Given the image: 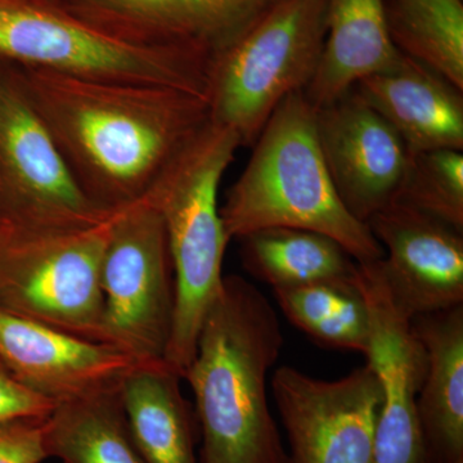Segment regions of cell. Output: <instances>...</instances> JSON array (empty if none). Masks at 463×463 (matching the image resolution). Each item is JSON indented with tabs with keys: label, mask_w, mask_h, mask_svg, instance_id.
I'll list each match as a JSON object with an SVG mask.
<instances>
[{
	"label": "cell",
	"mask_w": 463,
	"mask_h": 463,
	"mask_svg": "<svg viewBox=\"0 0 463 463\" xmlns=\"http://www.w3.org/2000/svg\"><path fill=\"white\" fill-rule=\"evenodd\" d=\"M316 128L323 160L341 203L367 224L371 216L394 200L410 151L354 90L316 109Z\"/></svg>",
	"instance_id": "4fadbf2b"
},
{
	"label": "cell",
	"mask_w": 463,
	"mask_h": 463,
	"mask_svg": "<svg viewBox=\"0 0 463 463\" xmlns=\"http://www.w3.org/2000/svg\"><path fill=\"white\" fill-rule=\"evenodd\" d=\"M0 361L56 404L121 385L138 365L109 344L81 339L0 310Z\"/></svg>",
	"instance_id": "5bb4252c"
},
{
	"label": "cell",
	"mask_w": 463,
	"mask_h": 463,
	"mask_svg": "<svg viewBox=\"0 0 463 463\" xmlns=\"http://www.w3.org/2000/svg\"><path fill=\"white\" fill-rule=\"evenodd\" d=\"M273 294L289 323L317 343L364 355L367 352L370 313L354 273L295 288H274Z\"/></svg>",
	"instance_id": "44dd1931"
},
{
	"label": "cell",
	"mask_w": 463,
	"mask_h": 463,
	"mask_svg": "<svg viewBox=\"0 0 463 463\" xmlns=\"http://www.w3.org/2000/svg\"><path fill=\"white\" fill-rule=\"evenodd\" d=\"M0 58L81 78L165 85L206 99L209 56L128 41L61 0H0Z\"/></svg>",
	"instance_id": "5b68a950"
},
{
	"label": "cell",
	"mask_w": 463,
	"mask_h": 463,
	"mask_svg": "<svg viewBox=\"0 0 463 463\" xmlns=\"http://www.w3.org/2000/svg\"><path fill=\"white\" fill-rule=\"evenodd\" d=\"M392 201L434 216L463 233L462 151L434 149L410 154Z\"/></svg>",
	"instance_id": "cb8c5ba5"
},
{
	"label": "cell",
	"mask_w": 463,
	"mask_h": 463,
	"mask_svg": "<svg viewBox=\"0 0 463 463\" xmlns=\"http://www.w3.org/2000/svg\"><path fill=\"white\" fill-rule=\"evenodd\" d=\"M354 279L370 313L364 355L383 395L373 463H426L417 416V398L426 373L425 349L413 332L412 318L390 294L379 260L356 263Z\"/></svg>",
	"instance_id": "8fae6325"
},
{
	"label": "cell",
	"mask_w": 463,
	"mask_h": 463,
	"mask_svg": "<svg viewBox=\"0 0 463 463\" xmlns=\"http://www.w3.org/2000/svg\"><path fill=\"white\" fill-rule=\"evenodd\" d=\"M458 463H463V461L462 462H458Z\"/></svg>",
	"instance_id": "f1b7e54d"
},
{
	"label": "cell",
	"mask_w": 463,
	"mask_h": 463,
	"mask_svg": "<svg viewBox=\"0 0 463 463\" xmlns=\"http://www.w3.org/2000/svg\"><path fill=\"white\" fill-rule=\"evenodd\" d=\"M115 215L84 227L14 225L0 241V310L103 343L100 264Z\"/></svg>",
	"instance_id": "52a82bcc"
},
{
	"label": "cell",
	"mask_w": 463,
	"mask_h": 463,
	"mask_svg": "<svg viewBox=\"0 0 463 463\" xmlns=\"http://www.w3.org/2000/svg\"><path fill=\"white\" fill-rule=\"evenodd\" d=\"M103 343L138 364H164L175 310L166 228L147 200L116 213L102 264Z\"/></svg>",
	"instance_id": "ba28073f"
},
{
	"label": "cell",
	"mask_w": 463,
	"mask_h": 463,
	"mask_svg": "<svg viewBox=\"0 0 463 463\" xmlns=\"http://www.w3.org/2000/svg\"><path fill=\"white\" fill-rule=\"evenodd\" d=\"M383 249L381 273L410 318L463 306V233L434 216L390 203L367 222Z\"/></svg>",
	"instance_id": "7c38bea8"
},
{
	"label": "cell",
	"mask_w": 463,
	"mask_h": 463,
	"mask_svg": "<svg viewBox=\"0 0 463 463\" xmlns=\"http://www.w3.org/2000/svg\"><path fill=\"white\" fill-rule=\"evenodd\" d=\"M228 240L268 228L325 234L356 263L383 258L370 227L341 203L317 138L316 108L297 91L274 109L221 206Z\"/></svg>",
	"instance_id": "3957f363"
},
{
	"label": "cell",
	"mask_w": 463,
	"mask_h": 463,
	"mask_svg": "<svg viewBox=\"0 0 463 463\" xmlns=\"http://www.w3.org/2000/svg\"><path fill=\"white\" fill-rule=\"evenodd\" d=\"M240 241L246 272L273 289L350 277L355 270L354 259L336 241L317 232L268 228Z\"/></svg>",
	"instance_id": "ffe728a7"
},
{
	"label": "cell",
	"mask_w": 463,
	"mask_h": 463,
	"mask_svg": "<svg viewBox=\"0 0 463 463\" xmlns=\"http://www.w3.org/2000/svg\"><path fill=\"white\" fill-rule=\"evenodd\" d=\"M283 343L263 292L236 274L224 277L183 376L194 397L200 463H289L268 401V373Z\"/></svg>",
	"instance_id": "7a4b0ae2"
},
{
	"label": "cell",
	"mask_w": 463,
	"mask_h": 463,
	"mask_svg": "<svg viewBox=\"0 0 463 463\" xmlns=\"http://www.w3.org/2000/svg\"><path fill=\"white\" fill-rule=\"evenodd\" d=\"M279 0H188L203 48L214 56Z\"/></svg>",
	"instance_id": "d4e9b609"
},
{
	"label": "cell",
	"mask_w": 463,
	"mask_h": 463,
	"mask_svg": "<svg viewBox=\"0 0 463 463\" xmlns=\"http://www.w3.org/2000/svg\"><path fill=\"white\" fill-rule=\"evenodd\" d=\"M0 192L14 223L23 227H84L115 214L79 187L33 105L20 66L3 58Z\"/></svg>",
	"instance_id": "9c48e42d"
},
{
	"label": "cell",
	"mask_w": 463,
	"mask_h": 463,
	"mask_svg": "<svg viewBox=\"0 0 463 463\" xmlns=\"http://www.w3.org/2000/svg\"><path fill=\"white\" fill-rule=\"evenodd\" d=\"M240 147L233 130L209 120L143 197L160 213L169 241L175 310L164 364L182 379L196 354L203 319L223 285L230 240L218 194Z\"/></svg>",
	"instance_id": "277c9868"
},
{
	"label": "cell",
	"mask_w": 463,
	"mask_h": 463,
	"mask_svg": "<svg viewBox=\"0 0 463 463\" xmlns=\"http://www.w3.org/2000/svg\"><path fill=\"white\" fill-rule=\"evenodd\" d=\"M401 56L390 38L385 0H327L321 62L304 94L316 109L325 108Z\"/></svg>",
	"instance_id": "e0dca14e"
},
{
	"label": "cell",
	"mask_w": 463,
	"mask_h": 463,
	"mask_svg": "<svg viewBox=\"0 0 463 463\" xmlns=\"http://www.w3.org/2000/svg\"><path fill=\"white\" fill-rule=\"evenodd\" d=\"M165 364H138L121 383L130 434L143 463H200L196 412Z\"/></svg>",
	"instance_id": "ac0fdd59"
},
{
	"label": "cell",
	"mask_w": 463,
	"mask_h": 463,
	"mask_svg": "<svg viewBox=\"0 0 463 463\" xmlns=\"http://www.w3.org/2000/svg\"><path fill=\"white\" fill-rule=\"evenodd\" d=\"M412 328L426 354L417 416L426 463L463 461V306L417 316Z\"/></svg>",
	"instance_id": "2e32d148"
},
{
	"label": "cell",
	"mask_w": 463,
	"mask_h": 463,
	"mask_svg": "<svg viewBox=\"0 0 463 463\" xmlns=\"http://www.w3.org/2000/svg\"><path fill=\"white\" fill-rule=\"evenodd\" d=\"M44 420L25 419L0 423V463H43L48 459Z\"/></svg>",
	"instance_id": "484cf974"
},
{
	"label": "cell",
	"mask_w": 463,
	"mask_h": 463,
	"mask_svg": "<svg viewBox=\"0 0 463 463\" xmlns=\"http://www.w3.org/2000/svg\"><path fill=\"white\" fill-rule=\"evenodd\" d=\"M20 69L79 187L106 212L142 200L210 120L205 97L178 88Z\"/></svg>",
	"instance_id": "6da1fadb"
},
{
	"label": "cell",
	"mask_w": 463,
	"mask_h": 463,
	"mask_svg": "<svg viewBox=\"0 0 463 463\" xmlns=\"http://www.w3.org/2000/svg\"><path fill=\"white\" fill-rule=\"evenodd\" d=\"M14 225H16V223H14V219H12L5 197H3L2 192H0V241L5 239V234H7Z\"/></svg>",
	"instance_id": "83f0119b"
},
{
	"label": "cell",
	"mask_w": 463,
	"mask_h": 463,
	"mask_svg": "<svg viewBox=\"0 0 463 463\" xmlns=\"http://www.w3.org/2000/svg\"><path fill=\"white\" fill-rule=\"evenodd\" d=\"M270 388L289 463H373L383 395L370 365L331 381L282 365Z\"/></svg>",
	"instance_id": "30bf717a"
},
{
	"label": "cell",
	"mask_w": 463,
	"mask_h": 463,
	"mask_svg": "<svg viewBox=\"0 0 463 463\" xmlns=\"http://www.w3.org/2000/svg\"><path fill=\"white\" fill-rule=\"evenodd\" d=\"M385 14L402 54L463 90V0H385Z\"/></svg>",
	"instance_id": "7402d4cb"
},
{
	"label": "cell",
	"mask_w": 463,
	"mask_h": 463,
	"mask_svg": "<svg viewBox=\"0 0 463 463\" xmlns=\"http://www.w3.org/2000/svg\"><path fill=\"white\" fill-rule=\"evenodd\" d=\"M353 90L395 130L410 154L463 151V90L419 61L402 54Z\"/></svg>",
	"instance_id": "9a60e30c"
},
{
	"label": "cell",
	"mask_w": 463,
	"mask_h": 463,
	"mask_svg": "<svg viewBox=\"0 0 463 463\" xmlns=\"http://www.w3.org/2000/svg\"><path fill=\"white\" fill-rule=\"evenodd\" d=\"M327 0H279L210 58V121L254 145L274 109L306 91L321 62Z\"/></svg>",
	"instance_id": "8992f818"
},
{
	"label": "cell",
	"mask_w": 463,
	"mask_h": 463,
	"mask_svg": "<svg viewBox=\"0 0 463 463\" xmlns=\"http://www.w3.org/2000/svg\"><path fill=\"white\" fill-rule=\"evenodd\" d=\"M94 25L154 45L190 48L207 53L188 0H61Z\"/></svg>",
	"instance_id": "603a6c76"
},
{
	"label": "cell",
	"mask_w": 463,
	"mask_h": 463,
	"mask_svg": "<svg viewBox=\"0 0 463 463\" xmlns=\"http://www.w3.org/2000/svg\"><path fill=\"white\" fill-rule=\"evenodd\" d=\"M48 458L63 463H143L121 397V385L56 405L44 420Z\"/></svg>",
	"instance_id": "d6986e66"
},
{
	"label": "cell",
	"mask_w": 463,
	"mask_h": 463,
	"mask_svg": "<svg viewBox=\"0 0 463 463\" xmlns=\"http://www.w3.org/2000/svg\"><path fill=\"white\" fill-rule=\"evenodd\" d=\"M56 403L43 397L12 373L0 361V423L25 419H47Z\"/></svg>",
	"instance_id": "4316f807"
}]
</instances>
